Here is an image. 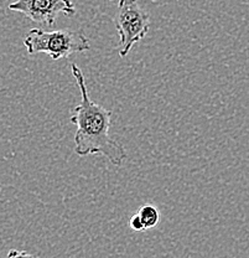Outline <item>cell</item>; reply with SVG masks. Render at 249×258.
Here are the masks:
<instances>
[{"label": "cell", "mask_w": 249, "mask_h": 258, "mask_svg": "<svg viewBox=\"0 0 249 258\" xmlns=\"http://www.w3.org/2000/svg\"><path fill=\"white\" fill-rule=\"evenodd\" d=\"M71 69L81 92V102L74 107L73 114L69 118L77 127L74 152L79 157L102 154L113 165L122 166L128 154L124 147L109 136L112 111L91 99L82 70L76 63H72Z\"/></svg>", "instance_id": "6da1fadb"}, {"label": "cell", "mask_w": 249, "mask_h": 258, "mask_svg": "<svg viewBox=\"0 0 249 258\" xmlns=\"http://www.w3.org/2000/svg\"><path fill=\"white\" fill-rule=\"evenodd\" d=\"M26 50L30 55L47 53L52 60H62L76 52L90 50V40L81 31L69 29L55 31H44L31 29L24 40Z\"/></svg>", "instance_id": "7a4b0ae2"}, {"label": "cell", "mask_w": 249, "mask_h": 258, "mask_svg": "<svg viewBox=\"0 0 249 258\" xmlns=\"http://www.w3.org/2000/svg\"><path fill=\"white\" fill-rule=\"evenodd\" d=\"M138 214L140 216V219L143 220L146 230L155 227V226L159 224L160 220H161V214H160L159 209L154 205H150V204L141 206L138 210Z\"/></svg>", "instance_id": "5b68a950"}, {"label": "cell", "mask_w": 249, "mask_h": 258, "mask_svg": "<svg viewBox=\"0 0 249 258\" xmlns=\"http://www.w3.org/2000/svg\"><path fill=\"white\" fill-rule=\"evenodd\" d=\"M8 258H37L34 254L25 251H19V249H10L8 253Z\"/></svg>", "instance_id": "52a82bcc"}, {"label": "cell", "mask_w": 249, "mask_h": 258, "mask_svg": "<svg viewBox=\"0 0 249 258\" xmlns=\"http://www.w3.org/2000/svg\"><path fill=\"white\" fill-rule=\"evenodd\" d=\"M113 23L119 35L118 53L125 57L134 45L148 34L150 15L139 5L138 0H119Z\"/></svg>", "instance_id": "3957f363"}, {"label": "cell", "mask_w": 249, "mask_h": 258, "mask_svg": "<svg viewBox=\"0 0 249 258\" xmlns=\"http://www.w3.org/2000/svg\"><path fill=\"white\" fill-rule=\"evenodd\" d=\"M129 227L132 228L133 231H135V232H144V231H146L145 225H144L143 220L140 219L138 212L134 214L129 219Z\"/></svg>", "instance_id": "8992f818"}, {"label": "cell", "mask_w": 249, "mask_h": 258, "mask_svg": "<svg viewBox=\"0 0 249 258\" xmlns=\"http://www.w3.org/2000/svg\"><path fill=\"white\" fill-rule=\"evenodd\" d=\"M9 9L23 13L34 23L46 26L55 25L60 14H76V7L72 0H17L9 4Z\"/></svg>", "instance_id": "277c9868"}]
</instances>
